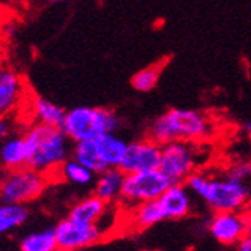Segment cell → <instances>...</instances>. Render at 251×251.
<instances>
[{"label": "cell", "mask_w": 251, "mask_h": 251, "mask_svg": "<svg viewBox=\"0 0 251 251\" xmlns=\"http://www.w3.org/2000/svg\"><path fill=\"white\" fill-rule=\"evenodd\" d=\"M214 134V121L206 113L193 108H169L149 128V137L161 146L172 142L203 143Z\"/></svg>", "instance_id": "cell-1"}, {"label": "cell", "mask_w": 251, "mask_h": 251, "mask_svg": "<svg viewBox=\"0 0 251 251\" xmlns=\"http://www.w3.org/2000/svg\"><path fill=\"white\" fill-rule=\"evenodd\" d=\"M25 140L27 166L49 177H57L60 166L73 153L70 137L57 126L36 124L26 131Z\"/></svg>", "instance_id": "cell-2"}, {"label": "cell", "mask_w": 251, "mask_h": 251, "mask_svg": "<svg viewBox=\"0 0 251 251\" xmlns=\"http://www.w3.org/2000/svg\"><path fill=\"white\" fill-rule=\"evenodd\" d=\"M185 185L214 212L242 211L250 201V188L245 182L235 180L226 175L212 176L196 172L187 179Z\"/></svg>", "instance_id": "cell-3"}, {"label": "cell", "mask_w": 251, "mask_h": 251, "mask_svg": "<svg viewBox=\"0 0 251 251\" xmlns=\"http://www.w3.org/2000/svg\"><path fill=\"white\" fill-rule=\"evenodd\" d=\"M121 128V119L113 110L104 107H74L66 111L62 125L63 132L74 143L95 140L98 137L116 132Z\"/></svg>", "instance_id": "cell-4"}, {"label": "cell", "mask_w": 251, "mask_h": 251, "mask_svg": "<svg viewBox=\"0 0 251 251\" xmlns=\"http://www.w3.org/2000/svg\"><path fill=\"white\" fill-rule=\"evenodd\" d=\"M50 179L29 166L9 170L0 179V201L27 204L42 196Z\"/></svg>", "instance_id": "cell-5"}, {"label": "cell", "mask_w": 251, "mask_h": 251, "mask_svg": "<svg viewBox=\"0 0 251 251\" xmlns=\"http://www.w3.org/2000/svg\"><path fill=\"white\" fill-rule=\"evenodd\" d=\"M201 145L193 142H172L161 148V170L172 184H185L187 179L197 172L201 158Z\"/></svg>", "instance_id": "cell-6"}, {"label": "cell", "mask_w": 251, "mask_h": 251, "mask_svg": "<svg viewBox=\"0 0 251 251\" xmlns=\"http://www.w3.org/2000/svg\"><path fill=\"white\" fill-rule=\"evenodd\" d=\"M170 185V179L159 169L125 173L121 201L131 208L143 201L158 200Z\"/></svg>", "instance_id": "cell-7"}, {"label": "cell", "mask_w": 251, "mask_h": 251, "mask_svg": "<svg viewBox=\"0 0 251 251\" xmlns=\"http://www.w3.org/2000/svg\"><path fill=\"white\" fill-rule=\"evenodd\" d=\"M54 233L57 239V248L66 251H80L100 242L104 238V230L97 226H83L70 218L60 220L56 227Z\"/></svg>", "instance_id": "cell-8"}, {"label": "cell", "mask_w": 251, "mask_h": 251, "mask_svg": "<svg viewBox=\"0 0 251 251\" xmlns=\"http://www.w3.org/2000/svg\"><path fill=\"white\" fill-rule=\"evenodd\" d=\"M250 217L241 211L215 212L208 223V232L221 245H236L248 230Z\"/></svg>", "instance_id": "cell-9"}, {"label": "cell", "mask_w": 251, "mask_h": 251, "mask_svg": "<svg viewBox=\"0 0 251 251\" xmlns=\"http://www.w3.org/2000/svg\"><path fill=\"white\" fill-rule=\"evenodd\" d=\"M161 145H158L151 137L140 139L128 143L125 158L121 164V169L125 173L146 172L159 169L161 161Z\"/></svg>", "instance_id": "cell-10"}, {"label": "cell", "mask_w": 251, "mask_h": 251, "mask_svg": "<svg viewBox=\"0 0 251 251\" xmlns=\"http://www.w3.org/2000/svg\"><path fill=\"white\" fill-rule=\"evenodd\" d=\"M110 204L111 203L104 201L102 199H100L95 194L87 196V197L78 200L70 209L68 218L78 223V224H83V226H97L102 229L101 224L110 212Z\"/></svg>", "instance_id": "cell-11"}, {"label": "cell", "mask_w": 251, "mask_h": 251, "mask_svg": "<svg viewBox=\"0 0 251 251\" xmlns=\"http://www.w3.org/2000/svg\"><path fill=\"white\" fill-rule=\"evenodd\" d=\"M191 191L185 184H172L167 191L159 197L167 220H180L190 215L193 209Z\"/></svg>", "instance_id": "cell-12"}, {"label": "cell", "mask_w": 251, "mask_h": 251, "mask_svg": "<svg viewBox=\"0 0 251 251\" xmlns=\"http://www.w3.org/2000/svg\"><path fill=\"white\" fill-rule=\"evenodd\" d=\"M95 145L105 169H121L128 149V142L115 132H108L95 139Z\"/></svg>", "instance_id": "cell-13"}, {"label": "cell", "mask_w": 251, "mask_h": 251, "mask_svg": "<svg viewBox=\"0 0 251 251\" xmlns=\"http://www.w3.org/2000/svg\"><path fill=\"white\" fill-rule=\"evenodd\" d=\"M0 164L6 172L27 166V146L25 135H9L0 143Z\"/></svg>", "instance_id": "cell-14"}, {"label": "cell", "mask_w": 251, "mask_h": 251, "mask_svg": "<svg viewBox=\"0 0 251 251\" xmlns=\"http://www.w3.org/2000/svg\"><path fill=\"white\" fill-rule=\"evenodd\" d=\"M23 95V83L17 73L8 68L0 70V116H6Z\"/></svg>", "instance_id": "cell-15"}, {"label": "cell", "mask_w": 251, "mask_h": 251, "mask_svg": "<svg viewBox=\"0 0 251 251\" xmlns=\"http://www.w3.org/2000/svg\"><path fill=\"white\" fill-rule=\"evenodd\" d=\"M125 172L122 169H107L98 175L95 179L94 194L102 199L107 203L121 201L122 187H124Z\"/></svg>", "instance_id": "cell-16"}, {"label": "cell", "mask_w": 251, "mask_h": 251, "mask_svg": "<svg viewBox=\"0 0 251 251\" xmlns=\"http://www.w3.org/2000/svg\"><path fill=\"white\" fill-rule=\"evenodd\" d=\"M164 220L167 218L159 200L143 201L140 204H135V206L129 208V223L137 230L149 229V227H153L155 224Z\"/></svg>", "instance_id": "cell-17"}, {"label": "cell", "mask_w": 251, "mask_h": 251, "mask_svg": "<svg viewBox=\"0 0 251 251\" xmlns=\"http://www.w3.org/2000/svg\"><path fill=\"white\" fill-rule=\"evenodd\" d=\"M29 218L26 204L0 201V235H8L25 224Z\"/></svg>", "instance_id": "cell-18"}, {"label": "cell", "mask_w": 251, "mask_h": 251, "mask_svg": "<svg viewBox=\"0 0 251 251\" xmlns=\"http://www.w3.org/2000/svg\"><path fill=\"white\" fill-rule=\"evenodd\" d=\"M65 179L70 184L78 185V187H87L90 184H94L95 180V173L92 170H89L86 166L78 163L75 158L70 156L66 161L60 166L57 172V177Z\"/></svg>", "instance_id": "cell-19"}, {"label": "cell", "mask_w": 251, "mask_h": 251, "mask_svg": "<svg viewBox=\"0 0 251 251\" xmlns=\"http://www.w3.org/2000/svg\"><path fill=\"white\" fill-rule=\"evenodd\" d=\"M33 111L38 119V124H44L49 126H57V128H62L65 116H66V111L60 105L45 100L42 97L35 98Z\"/></svg>", "instance_id": "cell-20"}, {"label": "cell", "mask_w": 251, "mask_h": 251, "mask_svg": "<svg viewBox=\"0 0 251 251\" xmlns=\"http://www.w3.org/2000/svg\"><path fill=\"white\" fill-rule=\"evenodd\" d=\"M57 248V239L53 229H41L30 232L20 241V251H54Z\"/></svg>", "instance_id": "cell-21"}, {"label": "cell", "mask_w": 251, "mask_h": 251, "mask_svg": "<svg viewBox=\"0 0 251 251\" xmlns=\"http://www.w3.org/2000/svg\"><path fill=\"white\" fill-rule=\"evenodd\" d=\"M71 156L75 158L77 161L81 163L83 166H86L89 170H92L95 175H100L104 170H107L101 161L100 155H98L95 140H86V142L74 143Z\"/></svg>", "instance_id": "cell-22"}, {"label": "cell", "mask_w": 251, "mask_h": 251, "mask_svg": "<svg viewBox=\"0 0 251 251\" xmlns=\"http://www.w3.org/2000/svg\"><path fill=\"white\" fill-rule=\"evenodd\" d=\"M159 74H161V70L158 66L145 68V70L134 74V77L131 78V84L139 92H149L158 84Z\"/></svg>", "instance_id": "cell-23"}, {"label": "cell", "mask_w": 251, "mask_h": 251, "mask_svg": "<svg viewBox=\"0 0 251 251\" xmlns=\"http://www.w3.org/2000/svg\"><path fill=\"white\" fill-rule=\"evenodd\" d=\"M250 172H251V163L241 159V161H236V163H233V164H230L229 167H227L224 175L227 177L235 179V180L247 182L248 177H250Z\"/></svg>", "instance_id": "cell-24"}, {"label": "cell", "mask_w": 251, "mask_h": 251, "mask_svg": "<svg viewBox=\"0 0 251 251\" xmlns=\"http://www.w3.org/2000/svg\"><path fill=\"white\" fill-rule=\"evenodd\" d=\"M236 251H251V218L248 221V230H247V233L236 244Z\"/></svg>", "instance_id": "cell-25"}, {"label": "cell", "mask_w": 251, "mask_h": 251, "mask_svg": "<svg viewBox=\"0 0 251 251\" xmlns=\"http://www.w3.org/2000/svg\"><path fill=\"white\" fill-rule=\"evenodd\" d=\"M11 131H12L11 122L5 116H0V142H3L5 139H8Z\"/></svg>", "instance_id": "cell-26"}, {"label": "cell", "mask_w": 251, "mask_h": 251, "mask_svg": "<svg viewBox=\"0 0 251 251\" xmlns=\"http://www.w3.org/2000/svg\"><path fill=\"white\" fill-rule=\"evenodd\" d=\"M8 23H9V12L3 6H0V35L3 33Z\"/></svg>", "instance_id": "cell-27"}, {"label": "cell", "mask_w": 251, "mask_h": 251, "mask_svg": "<svg viewBox=\"0 0 251 251\" xmlns=\"http://www.w3.org/2000/svg\"><path fill=\"white\" fill-rule=\"evenodd\" d=\"M244 131H245V134H248V135L251 137V122H247V124L244 125Z\"/></svg>", "instance_id": "cell-28"}, {"label": "cell", "mask_w": 251, "mask_h": 251, "mask_svg": "<svg viewBox=\"0 0 251 251\" xmlns=\"http://www.w3.org/2000/svg\"><path fill=\"white\" fill-rule=\"evenodd\" d=\"M54 251H66V250H62V248H56Z\"/></svg>", "instance_id": "cell-29"}, {"label": "cell", "mask_w": 251, "mask_h": 251, "mask_svg": "<svg viewBox=\"0 0 251 251\" xmlns=\"http://www.w3.org/2000/svg\"><path fill=\"white\" fill-rule=\"evenodd\" d=\"M47 2H59V0H47Z\"/></svg>", "instance_id": "cell-30"}, {"label": "cell", "mask_w": 251, "mask_h": 251, "mask_svg": "<svg viewBox=\"0 0 251 251\" xmlns=\"http://www.w3.org/2000/svg\"><path fill=\"white\" fill-rule=\"evenodd\" d=\"M248 180L251 182V172H250V177H248Z\"/></svg>", "instance_id": "cell-31"}]
</instances>
